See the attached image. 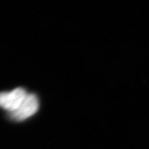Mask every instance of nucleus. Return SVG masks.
Masks as SVG:
<instances>
[{"label":"nucleus","instance_id":"f257e3e1","mask_svg":"<svg viewBox=\"0 0 149 149\" xmlns=\"http://www.w3.org/2000/svg\"><path fill=\"white\" fill-rule=\"evenodd\" d=\"M29 93L23 88H17L8 92L0 93V108L8 113L16 111L26 98Z\"/></svg>","mask_w":149,"mask_h":149},{"label":"nucleus","instance_id":"f03ea898","mask_svg":"<svg viewBox=\"0 0 149 149\" xmlns=\"http://www.w3.org/2000/svg\"><path fill=\"white\" fill-rule=\"evenodd\" d=\"M39 100L37 96L33 93H29L26 98L16 111L8 113L12 120L15 122H22L33 116L38 111Z\"/></svg>","mask_w":149,"mask_h":149}]
</instances>
